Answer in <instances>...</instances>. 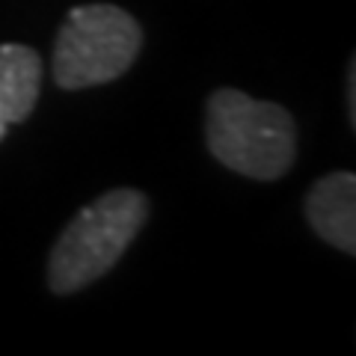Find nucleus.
<instances>
[{
  "label": "nucleus",
  "instance_id": "f03ea898",
  "mask_svg": "<svg viewBox=\"0 0 356 356\" xmlns=\"http://www.w3.org/2000/svg\"><path fill=\"white\" fill-rule=\"evenodd\" d=\"M149 220V196L134 187L107 191L60 232L48 259V288L74 294L116 267Z\"/></svg>",
  "mask_w": 356,
  "mask_h": 356
},
{
  "label": "nucleus",
  "instance_id": "7ed1b4c3",
  "mask_svg": "<svg viewBox=\"0 0 356 356\" xmlns=\"http://www.w3.org/2000/svg\"><path fill=\"white\" fill-rule=\"evenodd\" d=\"M143 48V27L113 3L74 6L54 42V81L63 89L102 86L125 74Z\"/></svg>",
  "mask_w": 356,
  "mask_h": 356
},
{
  "label": "nucleus",
  "instance_id": "20e7f679",
  "mask_svg": "<svg viewBox=\"0 0 356 356\" xmlns=\"http://www.w3.org/2000/svg\"><path fill=\"white\" fill-rule=\"evenodd\" d=\"M306 220L318 238L348 255L356 252V175L330 172L306 193Z\"/></svg>",
  "mask_w": 356,
  "mask_h": 356
},
{
  "label": "nucleus",
  "instance_id": "f257e3e1",
  "mask_svg": "<svg viewBox=\"0 0 356 356\" xmlns=\"http://www.w3.org/2000/svg\"><path fill=\"white\" fill-rule=\"evenodd\" d=\"M205 143L226 170L276 181L297 161V122L282 104L222 86L205 104Z\"/></svg>",
  "mask_w": 356,
  "mask_h": 356
},
{
  "label": "nucleus",
  "instance_id": "39448f33",
  "mask_svg": "<svg viewBox=\"0 0 356 356\" xmlns=\"http://www.w3.org/2000/svg\"><path fill=\"white\" fill-rule=\"evenodd\" d=\"M42 57L27 44H0V140L9 125L24 122L39 102Z\"/></svg>",
  "mask_w": 356,
  "mask_h": 356
}]
</instances>
